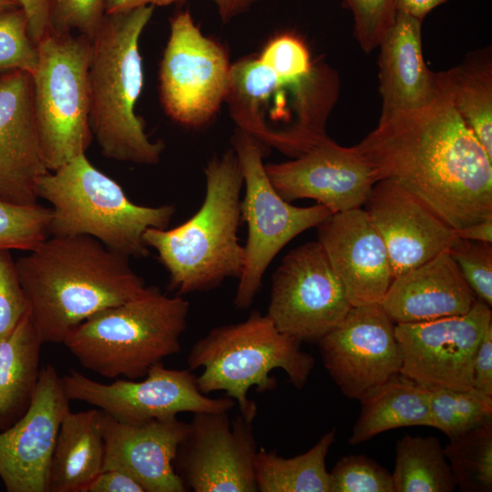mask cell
Segmentation results:
<instances>
[{
    "instance_id": "6da1fadb",
    "label": "cell",
    "mask_w": 492,
    "mask_h": 492,
    "mask_svg": "<svg viewBox=\"0 0 492 492\" xmlns=\"http://www.w3.org/2000/svg\"><path fill=\"white\" fill-rule=\"evenodd\" d=\"M440 90L425 107L380 117L354 147L376 182H395L456 230L492 217V159Z\"/></svg>"
},
{
    "instance_id": "7a4b0ae2",
    "label": "cell",
    "mask_w": 492,
    "mask_h": 492,
    "mask_svg": "<svg viewBox=\"0 0 492 492\" xmlns=\"http://www.w3.org/2000/svg\"><path fill=\"white\" fill-rule=\"evenodd\" d=\"M128 257L86 236H52L15 260L28 314L44 343H63L94 313L146 288Z\"/></svg>"
},
{
    "instance_id": "3957f363",
    "label": "cell",
    "mask_w": 492,
    "mask_h": 492,
    "mask_svg": "<svg viewBox=\"0 0 492 492\" xmlns=\"http://www.w3.org/2000/svg\"><path fill=\"white\" fill-rule=\"evenodd\" d=\"M154 7L107 14L91 41L89 125L109 159L154 165L164 150L162 141L149 138L136 113L144 85L139 39Z\"/></svg>"
},
{
    "instance_id": "277c9868",
    "label": "cell",
    "mask_w": 492,
    "mask_h": 492,
    "mask_svg": "<svg viewBox=\"0 0 492 492\" xmlns=\"http://www.w3.org/2000/svg\"><path fill=\"white\" fill-rule=\"evenodd\" d=\"M338 87L335 72L323 63L314 62L304 76L286 77L251 55L232 63L225 102L238 129L296 158L328 137Z\"/></svg>"
},
{
    "instance_id": "5b68a950",
    "label": "cell",
    "mask_w": 492,
    "mask_h": 492,
    "mask_svg": "<svg viewBox=\"0 0 492 492\" xmlns=\"http://www.w3.org/2000/svg\"><path fill=\"white\" fill-rule=\"evenodd\" d=\"M204 172L206 193L198 211L175 228L144 233L169 272V288L179 294L212 290L239 278L243 267L238 238L243 177L233 149L210 159Z\"/></svg>"
},
{
    "instance_id": "8992f818",
    "label": "cell",
    "mask_w": 492,
    "mask_h": 492,
    "mask_svg": "<svg viewBox=\"0 0 492 492\" xmlns=\"http://www.w3.org/2000/svg\"><path fill=\"white\" fill-rule=\"evenodd\" d=\"M190 303L155 286L103 309L75 327L63 343L79 364L103 377L137 380L180 351Z\"/></svg>"
},
{
    "instance_id": "52a82bcc",
    "label": "cell",
    "mask_w": 492,
    "mask_h": 492,
    "mask_svg": "<svg viewBox=\"0 0 492 492\" xmlns=\"http://www.w3.org/2000/svg\"><path fill=\"white\" fill-rule=\"evenodd\" d=\"M38 198L50 204V235L89 236L128 258L146 257L145 231L166 229L176 210L171 204L134 203L86 154L46 173Z\"/></svg>"
},
{
    "instance_id": "ba28073f",
    "label": "cell",
    "mask_w": 492,
    "mask_h": 492,
    "mask_svg": "<svg viewBox=\"0 0 492 492\" xmlns=\"http://www.w3.org/2000/svg\"><path fill=\"white\" fill-rule=\"evenodd\" d=\"M301 343L280 332L266 314L254 312L243 322L211 329L192 345L187 363L191 371L203 368L197 377L202 394L225 391L241 414L253 421L257 406L248 392L252 386L260 393L274 390L273 369H282L297 389L308 381L314 358Z\"/></svg>"
},
{
    "instance_id": "9c48e42d",
    "label": "cell",
    "mask_w": 492,
    "mask_h": 492,
    "mask_svg": "<svg viewBox=\"0 0 492 492\" xmlns=\"http://www.w3.org/2000/svg\"><path fill=\"white\" fill-rule=\"evenodd\" d=\"M33 103L46 165L53 171L86 154L89 125L91 40L82 35L47 31L36 43Z\"/></svg>"
},
{
    "instance_id": "30bf717a",
    "label": "cell",
    "mask_w": 492,
    "mask_h": 492,
    "mask_svg": "<svg viewBox=\"0 0 492 492\" xmlns=\"http://www.w3.org/2000/svg\"><path fill=\"white\" fill-rule=\"evenodd\" d=\"M232 149L245 184L241 212L248 226L243 267L233 303L239 309H246L252 303L266 269L279 251L333 212L322 204L296 207L282 199L265 170L263 159L270 149L249 134L237 128Z\"/></svg>"
},
{
    "instance_id": "8fae6325",
    "label": "cell",
    "mask_w": 492,
    "mask_h": 492,
    "mask_svg": "<svg viewBox=\"0 0 492 492\" xmlns=\"http://www.w3.org/2000/svg\"><path fill=\"white\" fill-rule=\"evenodd\" d=\"M169 27L159 72L160 101L175 122L200 128L226 101L232 64L226 49L201 33L190 11L171 17Z\"/></svg>"
},
{
    "instance_id": "7c38bea8",
    "label": "cell",
    "mask_w": 492,
    "mask_h": 492,
    "mask_svg": "<svg viewBox=\"0 0 492 492\" xmlns=\"http://www.w3.org/2000/svg\"><path fill=\"white\" fill-rule=\"evenodd\" d=\"M144 377L103 384L70 371L61 377V384L69 401L88 404L127 424L172 418L181 412H228L236 405L230 397L210 398L202 394L190 369H169L159 362Z\"/></svg>"
},
{
    "instance_id": "4fadbf2b",
    "label": "cell",
    "mask_w": 492,
    "mask_h": 492,
    "mask_svg": "<svg viewBox=\"0 0 492 492\" xmlns=\"http://www.w3.org/2000/svg\"><path fill=\"white\" fill-rule=\"evenodd\" d=\"M352 307L323 248L311 241L290 251L274 272L266 315L280 332L317 343Z\"/></svg>"
},
{
    "instance_id": "5bb4252c",
    "label": "cell",
    "mask_w": 492,
    "mask_h": 492,
    "mask_svg": "<svg viewBox=\"0 0 492 492\" xmlns=\"http://www.w3.org/2000/svg\"><path fill=\"white\" fill-rule=\"evenodd\" d=\"M252 422L241 414L231 421L227 411L193 414L173 463L187 490L258 491Z\"/></svg>"
},
{
    "instance_id": "9a60e30c",
    "label": "cell",
    "mask_w": 492,
    "mask_h": 492,
    "mask_svg": "<svg viewBox=\"0 0 492 492\" xmlns=\"http://www.w3.org/2000/svg\"><path fill=\"white\" fill-rule=\"evenodd\" d=\"M490 323L491 310L478 300L463 315L395 323L400 374L428 389L472 388L475 354Z\"/></svg>"
},
{
    "instance_id": "2e32d148",
    "label": "cell",
    "mask_w": 492,
    "mask_h": 492,
    "mask_svg": "<svg viewBox=\"0 0 492 492\" xmlns=\"http://www.w3.org/2000/svg\"><path fill=\"white\" fill-rule=\"evenodd\" d=\"M317 343L328 374L351 399L360 401L402 368L395 323L380 303L353 306Z\"/></svg>"
},
{
    "instance_id": "e0dca14e",
    "label": "cell",
    "mask_w": 492,
    "mask_h": 492,
    "mask_svg": "<svg viewBox=\"0 0 492 492\" xmlns=\"http://www.w3.org/2000/svg\"><path fill=\"white\" fill-rule=\"evenodd\" d=\"M69 403L56 368L44 365L26 412L0 431V478L6 491L48 492L53 452Z\"/></svg>"
},
{
    "instance_id": "ac0fdd59",
    "label": "cell",
    "mask_w": 492,
    "mask_h": 492,
    "mask_svg": "<svg viewBox=\"0 0 492 492\" xmlns=\"http://www.w3.org/2000/svg\"><path fill=\"white\" fill-rule=\"evenodd\" d=\"M265 170L285 200L313 199L333 213L365 204L376 182L354 147L340 146L329 137L291 160L266 164Z\"/></svg>"
},
{
    "instance_id": "d6986e66",
    "label": "cell",
    "mask_w": 492,
    "mask_h": 492,
    "mask_svg": "<svg viewBox=\"0 0 492 492\" xmlns=\"http://www.w3.org/2000/svg\"><path fill=\"white\" fill-rule=\"evenodd\" d=\"M365 204L385 245L393 279L448 251L456 238L425 202L389 179L374 183Z\"/></svg>"
},
{
    "instance_id": "ffe728a7",
    "label": "cell",
    "mask_w": 492,
    "mask_h": 492,
    "mask_svg": "<svg viewBox=\"0 0 492 492\" xmlns=\"http://www.w3.org/2000/svg\"><path fill=\"white\" fill-rule=\"evenodd\" d=\"M37 131L31 74L0 73V200L38 203V184L48 173Z\"/></svg>"
},
{
    "instance_id": "44dd1931",
    "label": "cell",
    "mask_w": 492,
    "mask_h": 492,
    "mask_svg": "<svg viewBox=\"0 0 492 492\" xmlns=\"http://www.w3.org/2000/svg\"><path fill=\"white\" fill-rule=\"evenodd\" d=\"M318 242L353 306L380 303L392 281L385 245L365 210L333 213L318 226Z\"/></svg>"
},
{
    "instance_id": "7402d4cb",
    "label": "cell",
    "mask_w": 492,
    "mask_h": 492,
    "mask_svg": "<svg viewBox=\"0 0 492 492\" xmlns=\"http://www.w3.org/2000/svg\"><path fill=\"white\" fill-rule=\"evenodd\" d=\"M101 424L105 444L103 469L126 472L145 492L187 491L173 463L188 423L176 416L127 424L102 411Z\"/></svg>"
},
{
    "instance_id": "603a6c76",
    "label": "cell",
    "mask_w": 492,
    "mask_h": 492,
    "mask_svg": "<svg viewBox=\"0 0 492 492\" xmlns=\"http://www.w3.org/2000/svg\"><path fill=\"white\" fill-rule=\"evenodd\" d=\"M475 294L448 251L395 277L380 305L394 323L463 315Z\"/></svg>"
},
{
    "instance_id": "cb8c5ba5",
    "label": "cell",
    "mask_w": 492,
    "mask_h": 492,
    "mask_svg": "<svg viewBox=\"0 0 492 492\" xmlns=\"http://www.w3.org/2000/svg\"><path fill=\"white\" fill-rule=\"evenodd\" d=\"M421 28L422 21L396 12L378 46L381 117L425 107L440 94L436 73L424 59Z\"/></svg>"
},
{
    "instance_id": "d4e9b609",
    "label": "cell",
    "mask_w": 492,
    "mask_h": 492,
    "mask_svg": "<svg viewBox=\"0 0 492 492\" xmlns=\"http://www.w3.org/2000/svg\"><path fill=\"white\" fill-rule=\"evenodd\" d=\"M102 411L91 408L65 415L53 452L48 492H86L102 471L105 444Z\"/></svg>"
},
{
    "instance_id": "484cf974",
    "label": "cell",
    "mask_w": 492,
    "mask_h": 492,
    "mask_svg": "<svg viewBox=\"0 0 492 492\" xmlns=\"http://www.w3.org/2000/svg\"><path fill=\"white\" fill-rule=\"evenodd\" d=\"M44 343L28 313L0 340V431L28 409L39 379Z\"/></svg>"
},
{
    "instance_id": "4316f807",
    "label": "cell",
    "mask_w": 492,
    "mask_h": 492,
    "mask_svg": "<svg viewBox=\"0 0 492 492\" xmlns=\"http://www.w3.org/2000/svg\"><path fill=\"white\" fill-rule=\"evenodd\" d=\"M430 390L398 374L360 402L362 409L348 442L352 446L403 426L429 424Z\"/></svg>"
},
{
    "instance_id": "83f0119b",
    "label": "cell",
    "mask_w": 492,
    "mask_h": 492,
    "mask_svg": "<svg viewBox=\"0 0 492 492\" xmlns=\"http://www.w3.org/2000/svg\"><path fill=\"white\" fill-rule=\"evenodd\" d=\"M438 85L492 159V59L490 49L468 55L436 73Z\"/></svg>"
},
{
    "instance_id": "f1b7e54d",
    "label": "cell",
    "mask_w": 492,
    "mask_h": 492,
    "mask_svg": "<svg viewBox=\"0 0 492 492\" xmlns=\"http://www.w3.org/2000/svg\"><path fill=\"white\" fill-rule=\"evenodd\" d=\"M335 429L324 434L306 452L293 457L258 449L254 461L257 490L261 492H331L326 456L335 440Z\"/></svg>"
},
{
    "instance_id": "f546056e",
    "label": "cell",
    "mask_w": 492,
    "mask_h": 492,
    "mask_svg": "<svg viewBox=\"0 0 492 492\" xmlns=\"http://www.w3.org/2000/svg\"><path fill=\"white\" fill-rule=\"evenodd\" d=\"M395 492H451L456 481L436 436L401 438L392 473Z\"/></svg>"
},
{
    "instance_id": "4dcf8cb0",
    "label": "cell",
    "mask_w": 492,
    "mask_h": 492,
    "mask_svg": "<svg viewBox=\"0 0 492 492\" xmlns=\"http://www.w3.org/2000/svg\"><path fill=\"white\" fill-rule=\"evenodd\" d=\"M430 390L429 424L449 439L492 425V396L475 388Z\"/></svg>"
},
{
    "instance_id": "1f68e13d",
    "label": "cell",
    "mask_w": 492,
    "mask_h": 492,
    "mask_svg": "<svg viewBox=\"0 0 492 492\" xmlns=\"http://www.w3.org/2000/svg\"><path fill=\"white\" fill-rule=\"evenodd\" d=\"M444 448L456 481L464 492L492 490V425L449 439Z\"/></svg>"
},
{
    "instance_id": "d6a6232c",
    "label": "cell",
    "mask_w": 492,
    "mask_h": 492,
    "mask_svg": "<svg viewBox=\"0 0 492 492\" xmlns=\"http://www.w3.org/2000/svg\"><path fill=\"white\" fill-rule=\"evenodd\" d=\"M50 208L0 200V250H34L50 236Z\"/></svg>"
},
{
    "instance_id": "836d02e7",
    "label": "cell",
    "mask_w": 492,
    "mask_h": 492,
    "mask_svg": "<svg viewBox=\"0 0 492 492\" xmlns=\"http://www.w3.org/2000/svg\"><path fill=\"white\" fill-rule=\"evenodd\" d=\"M37 63V46L25 11L16 7L0 12V73L23 70L32 75Z\"/></svg>"
},
{
    "instance_id": "e575fe53",
    "label": "cell",
    "mask_w": 492,
    "mask_h": 492,
    "mask_svg": "<svg viewBox=\"0 0 492 492\" xmlns=\"http://www.w3.org/2000/svg\"><path fill=\"white\" fill-rule=\"evenodd\" d=\"M330 480L331 492H395L392 474L364 455L340 458Z\"/></svg>"
},
{
    "instance_id": "d590c367",
    "label": "cell",
    "mask_w": 492,
    "mask_h": 492,
    "mask_svg": "<svg viewBox=\"0 0 492 492\" xmlns=\"http://www.w3.org/2000/svg\"><path fill=\"white\" fill-rule=\"evenodd\" d=\"M448 252L476 298L492 305V245L456 238Z\"/></svg>"
},
{
    "instance_id": "8d00e7d4",
    "label": "cell",
    "mask_w": 492,
    "mask_h": 492,
    "mask_svg": "<svg viewBox=\"0 0 492 492\" xmlns=\"http://www.w3.org/2000/svg\"><path fill=\"white\" fill-rule=\"evenodd\" d=\"M106 0H50L49 27L56 33L96 36L106 15Z\"/></svg>"
},
{
    "instance_id": "74e56055",
    "label": "cell",
    "mask_w": 492,
    "mask_h": 492,
    "mask_svg": "<svg viewBox=\"0 0 492 492\" xmlns=\"http://www.w3.org/2000/svg\"><path fill=\"white\" fill-rule=\"evenodd\" d=\"M352 12L354 35L367 53L378 47L395 18V0H343Z\"/></svg>"
},
{
    "instance_id": "f35d334b",
    "label": "cell",
    "mask_w": 492,
    "mask_h": 492,
    "mask_svg": "<svg viewBox=\"0 0 492 492\" xmlns=\"http://www.w3.org/2000/svg\"><path fill=\"white\" fill-rule=\"evenodd\" d=\"M257 57L275 73L286 77L304 76L314 65L304 42L292 33L274 36Z\"/></svg>"
},
{
    "instance_id": "ab89813d",
    "label": "cell",
    "mask_w": 492,
    "mask_h": 492,
    "mask_svg": "<svg viewBox=\"0 0 492 492\" xmlns=\"http://www.w3.org/2000/svg\"><path fill=\"white\" fill-rule=\"evenodd\" d=\"M28 313V302L11 251L0 250V340Z\"/></svg>"
},
{
    "instance_id": "60d3db41",
    "label": "cell",
    "mask_w": 492,
    "mask_h": 492,
    "mask_svg": "<svg viewBox=\"0 0 492 492\" xmlns=\"http://www.w3.org/2000/svg\"><path fill=\"white\" fill-rule=\"evenodd\" d=\"M472 386L492 396V323L483 333L475 354Z\"/></svg>"
},
{
    "instance_id": "b9f144b4",
    "label": "cell",
    "mask_w": 492,
    "mask_h": 492,
    "mask_svg": "<svg viewBox=\"0 0 492 492\" xmlns=\"http://www.w3.org/2000/svg\"><path fill=\"white\" fill-rule=\"evenodd\" d=\"M86 492H145L141 485L126 472L103 469L88 485Z\"/></svg>"
},
{
    "instance_id": "7bdbcfd3",
    "label": "cell",
    "mask_w": 492,
    "mask_h": 492,
    "mask_svg": "<svg viewBox=\"0 0 492 492\" xmlns=\"http://www.w3.org/2000/svg\"><path fill=\"white\" fill-rule=\"evenodd\" d=\"M25 11L32 39L36 44L49 31L50 0H18Z\"/></svg>"
},
{
    "instance_id": "ee69618b",
    "label": "cell",
    "mask_w": 492,
    "mask_h": 492,
    "mask_svg": "<svg viewBox=\"0 0 492 492\" xmlns=\"http://www.w3.org/2000/svg\"><path fill=\"white\" fill-rule=\"evenodd\" d=\"M448 0H395L396 12H403L423 22L424 18L436 6Z\"/></svg>"
},
{
    "instance_id": "f6af8a7d",
    "label": "cell",
    "mask_w": 492,
    "mask_h": 492,
    "mask_svg": "<svg viewBox=\"0 0 492 492\" xmlns=\"http://www.w3.org/2000/svg\"><path fill=\"white\" fill-rule=\"evenodd\" d=\"M455 230V229H454ZM457 238L479 242H492V217L455 230Z\"/></svg>"
},
{
    "instance_id": "bcb514c9",
    "label": "cell",
    "mask_w": 492,
    "mask_h": 492,
    "mask_svg": "<svg viewBox=\"0 0 492 492\" xmlns=\"http://www.w3.org/2000/svg\"><path fill=\"white\" fill-rule=\"evenodd\" d=\"M183 1L185 0H106L105 8L106 15L117 14L130 11L141 6H165L181 3Z\"/></svg>"
},
{
    "instance_id": "7dc6e473",
    "label": "cell",
    "mask_w": 492,
    "mask_h": 492,
    "mask_svg": "<svg viewBox=\"0 0 492 492\" xmlns=\"http://www.w3.org/2000/svg\"><path fill=\"white\" fill-rule=\"evenodd\" d=\"M218 8L223 23H227L238 15L246 12L253 4L261 0H212Z\"/></svg>"
},
{
    "instance_id": "c3c4849f",
    "label": "cell",
    "mask_w": 492,
    "mask_h": 492,
    "mask_svg": "<svg viewBox=\"0 0 492 492\" xmlns=\"http://www.w3.org/2000/svg\"><path fill=\"white\" fill-rule=\"evenodd\" d=\"M21 7L18 0H0V12Z\"/></svg>"
}]
</instances>
